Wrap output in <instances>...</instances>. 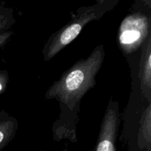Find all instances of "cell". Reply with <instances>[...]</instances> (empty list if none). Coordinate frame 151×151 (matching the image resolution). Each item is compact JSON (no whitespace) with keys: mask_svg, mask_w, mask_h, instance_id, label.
<instances>
[{"mask_svg":"<svg viewBox=\"0 0 151 151\" xmlns=\"http://www.w3.org/2000/svg\"><path fill=\"white\" fill-rule=\"evenodd\" d=\"M118 118L117 103L109 102L102 123L96 151H116L115 142L118 130Z\"/></svg>","mask_w":151,"mask_h":151,"instance_id":"obj_4","label":"cell"},{"mask_svg":"<svg viewBox=\"0 0 151 151\" xmlns=\"http://www.w3.org/2000/svg\"><path fill=\"white\" fill-rule=\"evenodd\" d=\"M143 57H145V58L142 61L141 67L142 89L145 96H146L147 98H150L151 87V52L150 38L148 39L145 52L143 54Z\"/></svg>","mask_w":151,"mask_h":151,"instance_id":"obj_5","label":"cell"},{"mask_svg":"<svg viewBox=\"0 0 151 151\" xmlns=\"http://www.w3.org/2000/svg\"><path fill=\"white\" fill-rule=\"evenodd\" d=\"M3 89V83L1 81H0V91Z\"/></svg>","mask_w":151,"mask_h":151,"instance_id":"obj_8","label":"cell"},{"mask_svg":"<svg viewBox=\"0 0 151 151\" xmlns=\"http://www.w3.org/2000/svg\"><path fill=\"white\" fill-rule=\"evenodd\" d=\"M105 13L104 10L98 7H91L84 11L78 18L75 19L72 23L62 29L57 35L54 37L50 44L46 54L45 59L50 60L57 55L62 49L70 44L81 32L85 25L94 19H99L100 16Z\"/></svg>","mask_w":151,"mask_h":151,"instance_id":"obj_2","label":"cell"},{"mask_svg":"<svg viewBox=\"0 0 151 151\" xmlns=\"http://www.w3.org/2000/svg\"><path fill=\"white\" fill-rule=\"evenodd\" d=\"M13 123L11 121H5L0 123V150L7 144L13 133Z\"/></svg>","mask_w":151,"mask_h":151,"instance_id":"obj_6","label":"cell"},{"mask_svg":"<svg viewBox=\"0 0 151 151\" xmlns=\"http://www.w3.org/2000/svg\"><path fill=\"white\" fill-rule=\"evenodd\" d=\"M104 50L97 47L88 58L77 63L64 74L47 93L72 109L83 96L94 85V78L104 60Z\"/></svg>","mask_w":151,"mask_h":151,"instance_id":"obj_1","label":"cell"},{"mask_svg":"<svg viewBox=\"0 0 151 151\" xmlns=\"http://www.w3.org/2000/svg\"><path fill=\"white\" fill-rule=\"evenodd\" d=\"M9 37V34H2V35H0V45L3 44L4 41L7 40V38Z\"/></svg>","mask_w":151,"mask_h":151,"instance_id":"obj_7","label":"cell"},{"mask_svg":"<svg viewBox=\"0 0 151 151\" xmlns=\"http://www.w3.org/2000/svg\"><path fill=\"white\" fill-rule=\"evenodd\" d=\"M149 22L141 14L131 15L121 24L119 42L121 49L127 53L135 51L145 40L148 33Z\"/></svg>","mask_w":151,"mask_h":151,"instance_id":"obj_3","label":"cell"}]
</instances>
